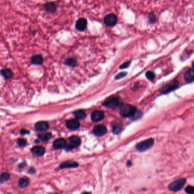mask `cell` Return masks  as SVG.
<instances>
[{"label": "cell", "mask_w": 194, "mask_h": 194, "mask_svg": "<svg viewBox=\"0 0 194 194\" xmlns=\"http://www.w3.org/2000/svg\"><path fill=\"white\" fill-rule=\"evenodd\" d=\"M136 109L134 106L130 105H123L120 106V113L123 117H132L136 111Z\"/></svg>", "instance_id": "1"}, {"label": "cell", "mask_w": 194, "mask_h": 194, "mask_svg": "<svg viewBox=\"0 0 194 194\" xmlns=\"http://www.w3.org/2000/svg\"><path fill=\"white\" fill-rule=\"evenodd\" d=\"M103 105L110 109H115L121 106V102L118 97H110L104 102Z\"/></svg>", "instance_id": "2"}, {"label": "cell", "mask_w": 194, "mask_h": 194, "mask_svg": "<svg viewBox=\"0 0 194 194\" xmlns=\"http://www.w3.org/2000/svg\"><path fill=\"white\" fill-rule=\"evenodd\" d=\"M81 144V140L78 136H73L68 138V140L66 142L65 148L66 150H70L74 148H76Z\"/></svg>", "instance_id": "3"}, {"label": "cell", "mask_w": 194, "mask_h": 194, "mask_svg": "<svg viewBox=\"0 0 194 194\" xmlns=\"http://www.w3.org/2000/svg\"><path fill=\"white\" fill-rule=\"evenodd\" d=\"M186 180L185 178H181L172 182L169 185V189L172 191L177 192L181 190L186 183Z\"/></svg>", "instance_id": "4"}, {"label": "cell", "mask_w": 194, "mask_h": 194, "mask_svg": "<svg viewBox=\"0 0 194 194\" xmlns=\"http://www.w3.org/2000/svg\"><path fill=\"white\" fill-rule=\"evenodd\" d=\"M153 139L149 138L138 143L136 146V149L140 152H144L149 149L153 146Z\"/></svg>", "instance_id": "5"}, {"label": "cell", "mask_w": 194, "mask_h": 194, "mask_svg": "<svg viewBox=\"0 0 194 194\" xmlns=\"http://www.w3.org/2000/svg\"><path fill=\"white\" fill-rule=\"evenodd\" d=\"M117 16L114 14H110L107 15L104 19V22L107 26L113 27L117 24Z\"/></svg>", "instance_id": "6"}, {"label": "cell", "mask_w": 194, "mask_h": 194, "mask_svg": "<svg viewBox=\"0 0 194 194\" xmlns=\"http://www.w3.org/2000/svg\"><path fill=\"white\" fill-rule=\"evenodd\" d=\"M178 85L179 82L178 81L173 80L162 88L161 93H167L171 91H173L174 90L178 88Z\"/></svg>", "instance_id": "7"}, {"label": "cell", "mask_w": 194, "mask_h": 194, "mask_svg": "<svg viewBox=\"0 0 194 194\" xmlns=\"http://www.w3.org/2000/svg\"><path fill=\"white\" fill-rule=\"evenodd\" d=\"M107 132V128L105 126L99 125L95 126L93 129V134L97 136H102Z\"/></svg>", "instance_id": "8"}, {"label": "cell", "mask_w": 194, "mask_h": 194, "mask_svg": "<svg viewBox=\"0 0 194 194\" xmlns=\"http://www.w3.org/2000/svg\"><path fill=\"white\" fill-rule=\"evenodd\" d=\"M87 27V20L84 18H81L77 20L76 23V27L78 31H83Z\"/></svg>", "instance_id": "9"}, {"label": "cell", "mask_w": 194, "mask_h": 194, "mask_svg": "<svg viewBox=\"0 0 194 194\" xmlns=\"http://www.w3.org/2000/svg\"><path fill=\"white\" fill-rule=\"evenodd\" d=\"M105 117V114L102 111H95L93 112L91 118L92 121L94 122H98V121H101Z\"/></svg>", "instance_id": "10"}, {"label": "cell", "mask_w": 194, "mask_h": 194, "mask_svg": "<svg viewBox=\"0 0 194 194\" xmlns=\"http://www.w3.org/2000/svg\"><path fill=\"white\" fill-rule=\"evenodd\" d=\"M67 128L71 130H76L80 127V123L77 119H70L66 121Z\"/></svg>", "instance_id": "11"}, {"label": "cell", "mask_w": 194, "mask_h": 194, "mask_svg": "<svg viewBox=\"0 0 194 194\" xmlns=\"http://www.w3.org/2000/svg\"><path fill=\"white\" fill-rule=\"evenodd\" d=\"M35 128L37 131L45 132L48 129L49 124L45 121H39L35 124Z\"/></svg>", "instance_id": "12"}, {"label": "cell", "mask_w": 194, "mask_h": 194, "mask_svg": "<svg viewBox=\"0 0 194 194\" xmlns=\"http://www.w3.org/2000/svg\"><path fill=\"white\" fill-rule=\"evenodd\" d=\"M53 146L54 148L56 149L64 148L66 146V141L64 138H58L54 141L53 143Z\"/></svg>", "instance_id": "13"}, {"label": "cell", "mask_w": 194, "mask_h": 194, "mask_svg": "<svg viewBox=\"0 0 194 194\" xmlns=\"http://www.w3.org/2000/svg\"><path fill=\"white\" fill-rule=\"evenodd\" d=\"M31 152L34 155L38 157H41L43 156L45 153V149L41 146H37L32 148Z\"/></svg>", "instance_id": "14"}, {"label": "cell", "mask_w": 194, "mask_h": 194, "mask_svg": "<svg viewBox=\"0 0 194 194\" xmlns=\"http://www.w3.org/2000/svg\"><path fill=\"white\" fill-rule=\"evenodd\" d=\"M184 78L185 80L189 82L194 81V69L187 70L184 75Z\"/></svg>", "instance_id": "15"}, {"label": "cell", "mask_w": 194, "mask_h": 194, "mask_svg": "<svg viewBox=\"0 0 194 194\" xmlns=\"http://www.w3.org/2000/svg\"><path fill=\"white\" fill-rule=\"evenodd\" d=\"M78 166V164L76 162L68 161L64 162L63 163H61L60 167L61 169H64V168H69V167H76Z\"/></svg>", "instance_id": "16"}, {"label": "cell", "mask_w": 194, "mask_h": 194, "mask_svg": "<svg viewBox=\"0 0 194 194\" xmlns=\"http://www.w3.org/2000/svg\"><path fill=\"white\" fill-rule=\"evenodd\" d=\"M45 9L47 12L54 13L56 10V5L53 2H48L45 4L44 6Z\"/></svg>", "instance_id": "17"}, {"label": "cell", "mask_w": 194, "mask_h": 194, "mask_svg": "<svg viewBox=\"0 0 194 194\" xmlns=\"http://www.w3.org/2000/svg\"><path fill=\"white\" fill-rule=\"evenodd\" d=\"M31 63L34 64L41 65L42 64L43 62V59L41 56L37 55L33 56L31 57Z\"/></svg>", "instance_id": "18"}, {"label": "cell", "mask_w": 194, "mask_h": 194, "mask_svg": "<svg viewBox=\"0 0 194 194\" xmlns=\"http://www.w3.org/2000/svg\"><path fill=\"white\" fill-rule=\"evenodd\" d=\"M1 74L7 80L10 79L13 76L12 71L8 68H5L2 69L1 71Z\"/></svg>", "instance_id": "19"}, {"label": "cell", "mask_w": 194, "mask_h": 194, "mask_svg": "<svg viewBox=\"0 0 194 194\" xmlns=\"http://www.w3.org/2000/svg\"><path fill=\"white\" fill-rule=\"evenodd\" d=\"M74 117H76L77 120L83 119L85 118L86 116L85 111L84 110H79L76 111L74 113Z\"/></svg>", "instance_id": "20"}, {"label": "cell", "mask_w": 194, "mask_h": 194, "mask_svg": "<svg viewBox=\"0 0 194 194\" xmlns=\"http://www.w3.org/2000/svg\"><path fill=\"white\" fill-rule=\"evenodd\" d=\"M123 125L120 123H115L113 125L112 129L113 134H119L123 131Z\"/></svg>", "instance_id": "21"}, {"label": "cell", "mask_w": 194, "mask_h": 194, "mask_svg": "<svg viewBox=\"0 0 194 194\" xmlns=\"http://www.w3.org/2000/svg\"><path fill=\"white\" fill-rule=\"evenodd\" d=\"M29 184V179L26 177L20 178L18 182V185L21 188H24L28 186Z\"/></svg>", "instance_id": "22"}, {"label": "cell", "mask_w": 194, "mask_h": 194, "mask_svg": "<svg viewBox=\"0 0 194 194\" xmlns=\"http://www.w3.org/2000/svg\"><path fill=\"white\" fill-rule=\"evenodd\" d=\"M51 136H52L51 134L49 133V132L43 133V134H39L38 135V138L39 139H41V140L45 142V141H48L51 137Z\"/></svg>", "instance_id": "23"}, {"label": "cell", "mask_w": 194, "mask_h": 194, "mask_svg": "<svg viewBox=\"0 0 194 194\" xmlns=\"http://www.w3.org/2000/svg\"><path fill=\"white\" fill-rule=\"evenodd\" d=\"M9 177H10V175L7 173H5L1 174L0 175V183H3L6 181H8Z\"/></svg>", "instance_id": "24"}, {"label": "cell", "mask_w": 194, "mask_h": 194, "mask_svg": "<svg viewBox=\"0 0 194 194\" xmlns=\"http://www.w3.org/2000/svg\"><path fill=\"white\" fill-rule=\"evenodd\" d=\"M142 112L140 111L136 110V111L135 113L133 115V116H132V117H131V119L132 120H136V119H139L140 117H142Z\"/></svg>", "instance_id": "25"}, {"label": "cell", "mask_w": 194, "mask_h": 194, "mask_svg": "<svg viewBox=\"0 0 194 194\" xmlns=\"http://www.w3.org/2000/svg\"><path fill=\"white\" fill-rule=\"evenodd\" d=\"M17 144H18V145L20 146V147H24L25 146H26V144H27V142H26V141L24 140V139H23V138H20V139H18V141H17Z\"/></svg>", "instance_id": "26"}, {"label": "cell", "mask_w": 194, "mask_h": 194, "mask_svg": "<svg viewBox=\"0 0 194 194\" xmlns=\"http://www.w3.org/2000/svg\"><path fill=\"white\" fill-rule=\"evenodd\" d=\"M66 64L69 66H75L76 64V61L73 59H68L66 60Z\"/></svg>", "instance_id": "27"}, {"label": "cell", "mask_w": 194, "mask_h": 194, "mask_svg": "<svg viewBox=\"0 0 194 194\" xmlns=\"http://www.w3.org/2000/svg\"><path fill=\"white\" fill-rule=\"evenodd\" d=\"M185 191L188 194H194V187L191 186H187Z\"/></svg>", "instance_id": "28"}, {"label": "cell", "mask_w": 194, "mask_h": 194, "mask_svg": "<svg viewBox=\"0 0 194 194\" xmlns=\"http://www.w3.org/2000/svg\"><path fill=\"white\" fill-rule=\"evenodd\" d=\"M146 76L150 80H153L154 78H155V74H154V73L153 72L149 71V72H148L147 73H146Z\"/></svg>", "instance_id": "29"}, {"label": "cell", "mask_w": 194, "mask_h": 194, "mask_svg": "<svg viewBox=\"0 0 194 194\" xmlns=\"http://www.w3.org/2000/svg\"><path fill=\"white\" fill-rule=\"evenodd\" d=\"M125 75H126V73H124V72L119 73L117 76L115 77V78H116L117 80H118V79H120V78H121L124 77Z\"/></svg>", "instance_id": "30"}, {"label": "cell", "mask_w": 194, "mask_h": 194, "mask_svg": "<svg viewBox=\"0 0 194 194\" xmlns=\"http://www.w3.org/2000/svg\"><path fill=\"white\" fill-rule=\"evenodd\" d=\"M129 64H130V62H126L124 64L121 65V66H120V68H121V69L126 68H127V67L129 66Z\"/></svg>", "instance_id": "31"}, {"label": "cell", "mask_w": 194, "mask_h": 194, "mask_svg": "<svg viewBox=\"0 0 194 194\" xmlns=\"http://www.w3.org/2000/svg\"><path fill=\"white\" fill-rule=\"evenodd\" d=\"M20 134L21 135H26V134H27L28 133H29V132L27 131V130H25V129H22L21 131H20Z\"/></svg>", "instance_id": "32"}, {"label": "cell", "mask_w": 194, "mask_h": 194, "mask_svg": "<svg viewBox=\"0 0 194 194\" xmlns=\"http://www.w3.org/2000/svg\"><path fill=\"white\" fill-rule=\"evenodd\" d=\"M90 194L89 192H84V193H83V194Z\"/></svg>", "instance_id": "33"}, {"label": "cell", "mask_w": 194, "mask_h": 194, "mask_svg": "<svg viewBox=\"0 0 194 194\" xmlns=\"http://www.w3.org/2000/svg\"><path fill=\"white\" fill-rule=\"evenodd\" d=\"M193 66H194V64H193Z\"/></svg>", "instance_id": "34"}]
</instances>
